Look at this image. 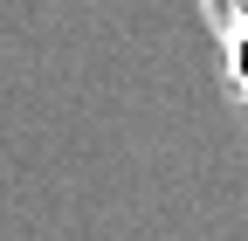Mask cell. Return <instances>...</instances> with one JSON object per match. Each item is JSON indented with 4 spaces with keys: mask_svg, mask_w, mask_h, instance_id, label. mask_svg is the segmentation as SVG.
Wrapping results in <instances>:
<instances>
[{
    "mask_svg": "<svg viewBox=\"0 0 248 241\" xmlns=\"http://www.w3.org/2000/svg\"><path fill=\"white\" fill-rule=\"evenodd\" d=\"M221 42V76H228V97L234 110L248 117V28H228V35H214Z\"/></svg>",
    "mask_w": 248,
    "mask_h": 241,
    "instance_id": "cell-1",
    "label": "cell"
},
{
    "mask_svg": "<svg viewBox=\"0 0 248 241\" xmlns=\"http://www.w3.org/2000/svg\"><path fill=\"white\" fill-rule=\"evenodd\" d=\"M200 14L214 35H228V28H248V0H200Z\"/></svg>",
    "mask_w": 248,
    "mask_h": 241,
    "instance_id": "cell-2",
    "label": "cell"
}]
</instances>
